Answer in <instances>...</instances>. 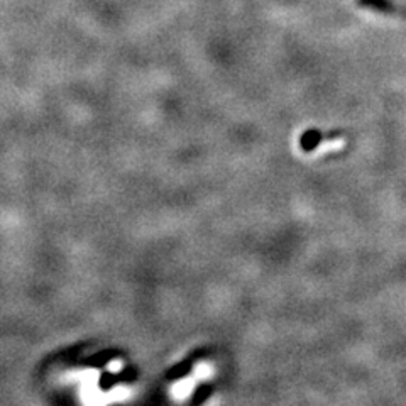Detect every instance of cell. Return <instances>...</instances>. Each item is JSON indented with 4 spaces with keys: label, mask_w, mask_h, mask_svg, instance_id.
I'll return each mask as SVG.
<instances>
[{
    "label": "cell",
    "mask_w": 406,
    "mask_h": 406,
    "mask_svg": "<svg viewBox=\"0 0 406 406\" xmlns=\"http://www.w3.org/2000/svg\"><path fill=\"white\" fill-rule=\"evenodd\" d=\"M210 373H212L210 364H198L195 367L191 378L188 376V378H185V381H181L179 384H174L173 390H171V395H173L174 398H178V400L185 398V396L190 395L191 388H193L196 379H205Z\"/></svg>",
    "instance_id": "cell-1"
}]
</instances>
